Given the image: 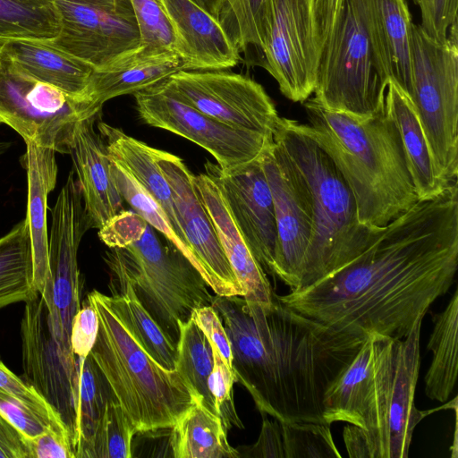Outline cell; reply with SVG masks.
Here are the masks:
<instances>
[{"mask_svg":"<svg viewBox=\"0 0 458 458\" xmlns=\"http://www.w3.org/2000/svg\"><path fill=\"white\" fill-rule=\"evenodd\" d=\"M458 268V186L419 199L354 260L301 289L286 307L351 333L402 339L445 294Z\"/></svg>","mask_w":458,"mask_h":458,"instance_id":"cell-1","label":"cell"},{"mask_svg":"<svg viewBox=\"0 0 458 458\" xmlns=\"http://www.w3.org/2000/svg\"><path fill=\"white\" fill-rule=\"evenodd\" d=\"M230 340L233 370L258 410L286 422L325 423L323 399L368 335L334 328L284 305L212 297Z\"/></svg>","mask_w":458,"mask_h":458,"instance_id":"cell-2","label":"cell"},{"mask_svg":"<svg viewBox=\"0 0 458 458\" xmlns=\"http://www.w3.org/2000/svg\"><path fill=\"white\" fill-rule=\"evenodd\" d=\"M421 324L402 339L368 334L327 387L323 419L348 423L343 437L349 457H408L414 428L430 412L415 405Z\"/></svg>","mask_w":458,"mask_h":458,"instance_id":"cell-3","label":"cell"},{"mask_svg":"<svg viewBox=\"0 0 458 458\" xmlns=\"http://www.w3.org/2000/svg\"><path fill=\"white\" fill-rule=\"evenodd\" d=\"M302 131L332 159L354 196L361 225L382 229L418 200L399 131L385 112L358 119L304 103Z\"/></svg>","mask_w":458,"mask_h":458,"instance_id":"cell-4","label":"cell"},{"mask_svg":"<svg viewBox=\"0 0 458 458\" xmlns=\"http://www.w3.org/2000/svg\"><path fill=\"white\" fill-rule=\"evenodd\" d=\"M274 140L306 180L312 199V233L295 288L301 289L351 263L383 228L377 230L360 223L352 190L332 159L302 131L299 121L280 117Z\"/></svg>","mask_w":458,"mask_h":458,"instance_id":"cell-5","label":"cell"},{"mask_svg":"<svg viewBox=\"0 0 458 458\" xmlns=\"http://www.w3.org/2000/svg\"><path fill=\"white\" fill-rule=\"evenodd\" d=\"M87 301L99 320L89 354L136 433L173 427L199 397L177 370L165 369L142 349L105 294L93 290Z\"/></svg>","mask_w":458,"mask_h":458,"instance_id":"cell-6","label":"cell"},{"mask_svg":"<svg viewBox=\"0 0 458 458\" xmlns=\"http://www.w3.org/2000/svg\"><path fill=\"white\" fill-rule=\"evenodd\" d=\"M390 80L365 0H342L319 53L313 99L364 119L382 113Z\"/></svg>","mask_w":458,"mask_h":458,"instance_id":"cell-7","label":"cell"},{"mask_svg":"<svg viewBox=\"0 0 458 458\" xmlns=\"http://www.w3.org/2000/svg\"><path fill=\"white\" fill-rule=\"evenodd\" d=\"M110 276L126 281L142 307L177 346L180 324L211 305L208 284L174 243L148 224L142 236L105 252Z\"/></svg>","mask_w":458,"mask_h":458,"instance_id":"cell-8","label":"cell"},{"mask_svg":"<svg viewBox=\"0 0 458 458\" xmlns=\"http://www.w3.org/2000/svg\"><path fill=\"white\" fill-rule=\"evenodd\" d=\"M441 43L420 25L410 35L411 95L428 142L438 179L444 186L458 175V25Z\"/></svg>","mask_w":458,"mask_h":458,"instance_id":"cell-9","label":"cell"},{"mask_svg":"<svg viewBox=\"0 0 458 458\" xmlns=\"http://www.w3.org/2000/svg\"><path fill=\"white\" fill-rule=\"evenodd\" d=\"M100 111L22 74L0 57V123L24 141L69 154L77 123Z\"/></svg>","mask_w":458,"mask_h":458,"instance_id":"cell-10","label":"cell"},{"mask_svg":"<svg viewBox=\"0 0 458 458\" xmlns=\"http://www.w3.org/2000/svg\"><path fill=\"white\" fill-rule=\"evenodd\" d=\"M140 119L182 136L211 154L222 171L260 158L274 143L267 136L225 125L182 101L165 81L133 94Z\"/></svg>","mask_w":458,"mask_h":458,"instance_id":"cell-11","label":"cell"},{"mask_svg":"<svg viewBox=\"0 0 458 458\" xmlns=\"http://www.w3.org/2000/svg\"><path fill=\"white\" fill-rule=\"evenodd\" d=\"M261 65L282 94L304 103L314 93L318 62L312 0H265Z\"/></svg>","mask_w":458,"mask_h":458,"instance_id":"cell-12","label":"cell"},{"mask_svg":"<svg viewBox=\"0 0 458 458\" xmlns=\"http://www.w3.org/2000/svg\"><path fill=\"white\" fill-rule=\"evenodd\" d=\"M61 29L49 43L104 70L141 47L131 0H54Z\"/></svg>","mask_w":458,"mask_h":458,"instance_id":"cell-13","label":"cell"},{"mask_svg":"<svg viewBox=\"0 0 458 458\" xmlns=\"http://www.w3.org/2000/svg\"><path fill=\"white\" fill-rule=\"evenodd\" d=\"M182 101L232 128L274 139L280 118L265 89L227 70L180 71L165 80Z\"/></svg>","mask_w":458,"mask_h":458,"instance_id":"cell-14","label":"cell"},{"mask_svg":"<svg viewBox=\"0 0 458 458\" xmlns=\"http://www.w3.org/2000/svg\"><path fill=\"white\" fill-rule=\"evenodd\" d=\"M153 153L170 186L177 220L194 267L216 295L242 297V288L198 192L195 175L181 157L155 148Z\"/></svg>","mask_w":458,"mask_h":458,"instance_id":"cell-15","label":"cell"},{"mask_svg":"<svg viewBox=\"0 0 458 458\" xmlns=\"http://www.w3.org/2000/svg\"><path fill=\"white\" fill-rule=\"evenodd\" d=\"M275 208L277 245L274 276L290 289L298 286L313 227L311 194L306 180L279 143L262 157Z\"/></svg>","mask_w":458,"mask_h":458,"instance_id":"cell-16","label":"cell"},{"mask_svg":"<svg viewBox=\"0 0 458 458\" xmlns=\"http://www.w3.org/2000/svg\"><path fill=\"white\" fill-rule=\"evenodd\" d=\"M262 157L228 171H222L210 162L205 167L206 173L218 184L252 254L264 271L274 276L277 233L274 201Z\"/></svg>","mask_w":458,"mask_h":458,"instance_id":"cell-17","label":"cell"},{"mask_svg":"<svg viewBox=\"0 0 458 458\" xmlns=\"http://www.w3.org/2000/svg\"><path fill=\"white\" fill-rule=\"evenodd\" d=\"M101 113L77 123L68 154L91 228L96 229L124 210L123 199L112 173V159L103 137L95 128Z\"/></svg>","mask_w":458,"mask_h":458,"instance_id":"cell-18","label":"cell"},{"mask_svg":"<svg viewBox=\"0 0 458 458\" xmlns=\"http://www.w3.org/2000/svg\"><path fill=\"white\" fill-rule=\"evenodd\" d=\"M177 38L185 71L228 70L241 60L240 51L219 21L192 0H161Z\"/></svg>","mask_w":458,"mask_h":458,"instance_id":"cell-19","label":"cell"},{"mask_svg":"<svg viewBox=\"0 0 458 458\" xmlns=\"http://www.w3.org/2000/svg\"><path fill=\"white\" fill-rule=\"evenodd\" d=\"M195 184L213 222L228 262L248 303H270L274 292L264 269L238 229L215 179L208 174L195 175Z\"/></svg>","mask_w":458,"mask_h":458,"instance_id":"cell-20","label":"cell"},{"mask_svg":"<svg viewBox=\"0 0 458 458\" xmlns=\"http://www.w3.org/2000/svg\"><path fill=\"white\" fill-rule=\"evenodd\" d=\"M0 57L22 74L90 104L88 90L95 69L49 42L3 39Z\"/></svg>","mask_w":458,"mask_h":458,"instance_id":"cell-21","label":"cell"},{"mask_svg":"<svg viewBox=\"0 0 458 458\" xmlns=\"http://www.w3.org/2000/svg\"><path fill=\"white\" fill-rule=\"evenodd\" d=\"M185 70V63L176 52H150L141 47L111 66L95 70L88 99L95 108L102 109L109 99L134 94Z\"/></svg>","mask_w":458,"mask_h":458,"instance_id":"cell-22","label":"cell"},{"mask_svg":"<svg viewBox=\"0 0 458 458\" xmlns=\"http://www.w3.org/2000/svg\"><path fill=\"white\" fill-rule=\"evenodd\" d=\"M23 164L27 171V222L33 259V287L40 292L49 276L47 196L57 179L55 151L27 140Z\"/></svg>","mask_w":458,"mask_h":458,"instance_id":"cell-23","label":"cell"},{"mask_svg":"<svg viewBox=\"0 0 458 458\" xmlns=\"http://www.w3.org/2000/svg\"><path fill=\"white\" fill-rule=\"evenodd\" d=\"M385 112L399 131L418 199L436 197L445 186L438 179L417 108L410 96L392 79L386 92Z\"/></svg>","mask_w":458,"mask_h":458,"instance_id":"cell-24","label":"cell"},{"mask_svg":"<svg viewBox=\"0 0 458 458\" xmlns=\"http://www.w3.org/2000/svg\"><path fill=\"white\" fill-rule=\"evenodd\" d=\"M100 118L96 127L106 142L111 159L119 164L156 200L178 237L188 247L177 220L170 186L155 161L154 148Z\"/></svg>","mask_w":458,"mask_h":458,"instance_id":"cell-25","label":"cell"},{"mask_svg":"<svg viewBox=\"0 0 458 458\" xmlns=\"http://www.w3.org/2000/svg\"><path fill=\"white\" fill-rule=\"evenodd\" d=\"M382 56L394 80L410 98L411 66L410 35L412 24L406 0H365Z\"/></svg>","mask_w":458,"mask_h":458,"instance_id":"cell-26","label":"cell"},{"mask_svg":"<svg viewBox=\"0 0 458 458\" xmlns=\"http://www.w3.org/2000/svg\"><path fill=\"white\" fill-rule=\"evenodd\" d=\"M169 445L175 458H237L220 416L209 411L198 398L170 428Z\"/></svg>","mask_w":458,"mask_h":458,"instance_id":"cell-27","label":"cell"},{"mask_svg":"<svg viewBox=\"0 0 458 458\" xmlns=\"http://www.w3.org/2000/svg\"><path fill=\"white\" fill-rule=\"evenodd\" d=\"M109 287L113 295H106V302L142 349L165 369L176 370L177 346L142 307L131 286L110 276Z\"/></svg>","mask_w":458,"mask_h":458,"instance_id":"cell-28","label":"cell"},{"mask_svg":"<svg viewBox=\"0 0 458 458\" xmlns=\"http://www.w3.org/2000/svg\"><path fill=\"white\" fill-rule=\"evenodd\" d=\"M433 324L428 343V349L432 352V360L424 378L425 393L431 400L445 403L457 381V290L445 310L433 316Z\"/></svg>","mask_w":458,"mask_h":458,"instance_id":"cell-29","label":"cell"},{"mask_svg":"<svg viewBox=\"0 0 458 458\" xmlns=\"http://www.w3.org/2000/svg\"><path fill=\"white\" fill-rule=\"evenodd\" d=\"M34 291L30 235L23 219L0 237V309L26 301Z\"/></svg>","mask_w":458,"mask_h":458,"instance_id":"cell-30","label":"cell"},{"mask_svg":"<svg viewBox=\"0 0 458 458\" xmlns=\"http://www.w3.org/2000/svg\"><path fill=\"white\" fill-rule=\"evenodd\" d=\"M60 29L54 0H0V40L50 42L58 36Z\"/></svg>","mask_w":458,"mask_h":458,"instance_id":"cell-31","label":"cell"},{"mask_svg":"<svg viewBox=\"0 0 458 458\" xmlns=\"http://www.w3.org/2000/svg\"><path fill=\"white\" fill-rule=\"evenodd\" d=\"M79 386L76 411L75 458H87L106 403L114 394L90 354L77 359Z\"/></svg>","mask_w":458,"mask_h":458,"instance_id":"cell-32","label":"cell"},{"mask_svg":"<svg viewBox=\"0 0 458 458\" xmlns=\"http://www.w3.org/2000/svg\"><path fill=\"white\" fill-rule=\"evenodd\" d=\"M179 328L176 370L201 399L204 406L219 416L208 385L214 367L210 342L191 318L180 324Z\"/></svg>","mask_w":458,"mask_h":458,"instance_id":"cell-33","label":"cell"},{"mask_svg":"<svg viewBox=\"0 0 458 458\" xmlns=\"http://www.w3.org/2000/svg\"><path fill=\"white\" fill-rule=\"evenodd\" d=\"M265 0H223L220 25L240 53L255 49L262 63V16Z\"/></svg>","mask_w":458,"mask_h":458,"instance_id":"cell-34","label":"cell"},{"mask_svg":"<svg viewBox=\"0 0 458 458\" xmlns=\"http://www.w3.org/2000/svg\"><path fill=\"white\" fill-rule=\"evenodd\" d=\"M135 428L116 401L108 399L87 458H131Z\"/></svg>","mask_w":458,"mask_h":458,"instance_id":"cell-35","label":"cell"},{"mask_svg":"<svg viewBox=\"0 0 458 458\" xmlns=\"http://www.w3.org/2000/svg\"><path fill=\"white\" fill-rule=\"evenodd\" d=\"M112 173L123 199L148 225L174 243L193 265L190 250L178 237L165 213L156 200L119 164L113 160Z\"/></svg>","mask_w":458,"mask_h":458,"instance_id":"cell-36","label":"cell"},{"mask_svg":"<svg viewBox=\"0 0 458 458\" xmlns=\"http://www.w3.org/2000/svg\"><path fill=\"white\" fill-rule=\"evenodd\" d=\"M280 421V420H279ZM284 458H341L330 424L280 421Z\"/></svg>","mask_w":458,"mask_h":458,"instance_id":"cell-37","label":"cell"},{"mask_svg":"<svg viewBox=\"0 0 458 458\" xmlns=\"http://www.w3.org/2000/svg\"><path fill=\"white\" fill-rule=\"evenodd\" d=\"M131 4L141 47L150 52L177 53L176 35L162 1L131 0Z\"/></svg>","mask_w":458,"mask_h":458,"instance_id":"cell-38","label":"cell"},{"mask_svg":"<svg viewBox=\"0 0 458 458\" xmlns=\"http://www.w3.org/2000/svg\"><path fill=\"white\" fill-rule=\"evenodd\" d=\"M0 389L38 415L49 427L69 431L52 404L34 386L12 372L1 360Z\"/></svg>","mask_w":458,"mask_h":458,"instance_id":"cell-39","label":"cell"},{"mask_svg":"<svg viewBox=\"0 0 458 458\" xmlns=\"http://www.w3.org/2000/svg\"><path fill=\"white\" fill-rule=\"evenodd\" d=\"M210 344L214 357V367L208 385L215 399L217 412L226 430L230 429L233 426L242 428L243 426L234 409L232 396L233 386L236 382L234 372L227 365L218 352L217 347L212 343Z\"/></svg>","mask_w":458,"mask_h":458,"instance_id":"cell-40","label":"cell"},{"mask_svg":"<svg viewBox=\"0 0 458 458\" xmlns=\"http://www.w3.org/2000/svg\"><path fill=\"white\" fill-rule=\"evenodd\" d=\"M419 6L421 28L431 38L444 43L451 25L458 21V0H413Z\"/></svg>","mask_w":458,"mask_h":458,"instance_id":"cell-41","label":"cell"},{"mask_svg":"<svg viewBox=\"0 0 458 458\" xmlns=\"http://www.w3.org/2000/svg\"><path fill=\"white\" fill-rule=\"evenodd\" d=\"M147 225L135 211L123 210L98 229V236L109 248H123L139 240Z\"/></svg>","mask_w":458,"mask_h":458,"instance_id":"cell-42","label":"cell"},{"mask_svg":"<svg viewBox=\"0 0 458 458\" xmlns=\"http://www.w3.org/2000/svg\"><path fill=\"white\" fill-rule=\"evenodd\" d=\"M0 412L28 440L36 438L49 428L38 415L2 389Z\"/></svg>","mask_w":458,"mask_h":458,"instance_id":"cell-43","label":"cell"},{"mask_svg":"<svg viewBox=\"0 0 458 458\" xmlns=\"http://www.w3.org/2000/svg\"><path fill=\"white\" fill-rule=\"evenodd\" d=\"M99 327L95 309L86 300L76 313L71 332L72 350L77 359L87 358L93 348Z\"/></svg>","mask_w":458,"mask_h":458,"instance_id":"cell-44","label":"cell"},{"mask_svg":"<svg viewBox=\"0 0 458 458\" xmlns=\"http://www.w3.org/2000/svg\"><path fill=\"white\" fill-rule=\"evenodd\" d=\"M263 423L258 441L250 446H241L240 457L284 458L280 421L270 420L263 413Z\"/></svg>","mask_w":458,"mask_h":458,"instance_id":"cell-45","label":"cell"},{"mask_svg":"<svg viewBox=\"0 0 458 458\" xmlns=\"http://www.w3.org/2000/svg\"><path fill=\"white\" fill-rule=\"evenodd\" d=\"M191 318L205 333L209 342L217 347L227 365L233 369L230 340L214 308L209 305L195 309Z\"/></svg>","mask_w":458,"mask_h":458,"instance_id":"cell-46","label":"cell"},{"mask_svg":"<svg viewBox=\"0 0 458 458\" xmlns=\"http://www.w3.org/2000/svg\"><path fill=\"white\" fill-rule=\"evenodd\" d=\"M29 441L31 458H75L68 430L49 427L43 434Z\"/></svg>","mask_w":458,"mask_h":458,"instance_id":"cell-47","label":"cell"},{"mask_svg":"<svg viewBox=\"0 0 458 458\" xmlns=\"http://www.w3.org/2000/svg\"><path fill=\"white\" fill-rule=\"evenodd\" d=\"M342 0H312L314 44L319 53L331 31Z\"/></svg>","mask_w":458,"mask_h":458,"instance_id":"cell-48","label":"cell"},{"mask_svg":"<svg viewBox=\"0 0 458 458\" xmlns=\"http://www.w3.org/2000/svg\"><path fill=\"white\" fill-rule=\"evenodd\" d=\"M0 458H31L30 441L1 412Z\"/></svg>","mask_w":458,"mask_h":458,"instance_id":"cell-49","label":"cell"},{"mask_svg":"<svg viewBox=\"0 0 458 458\" xmlns=\"http://www.w3.org/2000/svg\"><path fill=\"white\" fill-rule=\"evenodd\" d=\"M201 8L209 13L216 20L218 19V13L221 8L223 0H192Z\"/></svg>","mask_w":458,"mask_h":458,"instance_id":"cell-50","label":"cell"},{"mask_svg":"<svg viewBox=\"0 0 458 458\" xmlns=\"http://www.w3.org/2000/svg\"><path fill=\"white\" fill-rule=\"evenodd\" d=\"M12 142L0 140V156L4 155L11 147Z\"/></svg>","mask_w":458,"mask_h":458,"instance_id":"cell-51","label":"cell"}]
</instances>
